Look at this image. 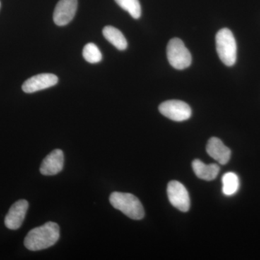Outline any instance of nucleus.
<instances>
[{"mask_svg": "<svg viewBox=\"0 0 260 260\" xmlns=\"http://www.w3.org/2000/svg\"><path fill=\"white\" fill-rule=\"evenodd\" d=\"M103 35L108 42H110L119 50H125L127 48L126 39L119 29L108 25L103 29Z\"/></svg>", "mask_w": 260, "mask_h": 260, "instance_id": "ddd939ff", "label": "nucleus"}, {"mask_svg": "<svg viewBox=\"0 0 260 260\" xmlns=\"http://www.w3.org/2000/svg\"><path fill=\"white\" fill-rule=\"evenodd\" d=\"M222 182L223 194L227 196L234 194L239 190V179L235 173L228 172L224 174Z\"/></svg>", "mask_w": 260, "mask_h": 260, "instance_id": "4468645a", "label": "nucleus"}, {"mask_svg": "<svg viewBox=\"0 0 260 260\" xmlns=\"http://www.w3.org/2000/svg\"><path fill=\"white\" fill-rule=\"evenodd\" d=\"M27 200H20L12 205L5 218V226L11 230H17L21 226L28 209Z\"/></svg>", "mask_w": 260, "mask_h": 260, "instance_id": "6e6552de", "label": "nucleus"}, {"mask_svg": "<svg viewBox=\"0 0 260 260\" xmlns=\"http://www.w3.org/2000/svg\"><path fill=\"white\" fill-rule=\"evenodd\" d=\"M192 169L197 177L205 181L214 180L220 172V168L216 164L206 165L199 159L192 162Z\"/></svg>", "mask_w": 260, "mask_h": 260, "instance_id": "f8f14e48", "label": "nucleus"}, {"mask_svg": "<svg viewBox=\"0 0 260 260\" xmlns=\"http://www.w3.org/2000/svg\"><path fill=\"white\" fill-rule=\"evenodd\" d=\"M58 83L56 75L44 73L32 76L23 83L22 89L25 93H32L54 86Z\"/></svg>", "mask_w": 260, "mask_h": 260, "instance_id": "1a4fd4ad", "label": "nucleus"}, {"mask_svg": "<svg viewBox=\"0 0 260 260\" xmlns=\"http://www.w3.org/2000/svg\"><path fill=\"white\" fill-rule=\"evenodd\" d=\"M0 5H1V4H0Z\"/></svg>", "mask_w": 260, "mask_h": 260, "instance_id": "f3484780", "label": "nucleus"}, {"mask_svg": "<svg viewBox=\"0 0 260 260\" xmlns=\"http://www.w3.org/2000/svg\"><path fill=\"white\" fill-rule=\"evenodd\" d=\"M78 8V0H59L56 5L53 18L59 26L68 25L72 21Z\"/></svg>", "mask_w": 260, "mask_h": 260, "instance_id": "0eeeda50", "label": "nucleus"}, {"mask_svg": "<svg viewBox=\"0 0 260 260\" xmlns=\"http://www.w3.org/2000/svg\"><path fill=\"white\" fill-rule=\"evenodd\" d=\"M167 58L177 70H184L191 64V55L184 42L178 38L171 39L167 46Z\"/></svg>", "mask_w": 260, "mask_h": 260, "instance_id": "20e7f679", "label": "nucleus"}, {"mask_svg": "<svg viewBox=\"0 0 260 260\" xmlns=\"http://www.w3.org/2000/svg\"><path fill=\"white\" fill-rule=\"evenodd\" d=\"M159 112L166 117L175 121L187 120L191 116V109L186 103L179 100H169L162 103Z\"/></svg>", "mask_w": 260, "mask_h": 260, "instance_id": "39448f33", "label": "nucleus"}, {"mask_svg": "<svg viewBox=\"0 0 260 260\" xmlns=\"http://www.w3.org/2000/svg\"><path fill=\"white\" fill-rule=\"evenodd\" d=\"M167 194L173 206L182 212H187L190 208L189 193L181 182L171 181L168 184Z\"/></svg>", "mask_w": 260, "mask_h": 260, "instance_id": "423d86ee", "label": "nucleus"}, {"mask_svg": "<svg viewBox=\"0 0 260 260\" xmlns=\"http://www.w3.org/2000/svg\"><path fill=\"white\" fill-rule=\"evenodd\" d=\"M109 201L114 208L120 210L129 218L140 220L144 217L143 205L135 195L115 191L111 194Z\"/></svg>", "mask_w": 260, "mask_h": 260, "instance_id": "f03ea898", "label": "nucleus"}, {"mask_svg": "<svg viewBox=\"0 0 260 260\" xmlns=\"http://www.w3.org/2000/svg\"><path fill=\"white\" fill-rule=\"evenodd\" d=\"M59 225L54 222H47L30 231L25 238L24 244L30 251L43 250L54 245L59 240Z\"/></svg>", "mask_w": 260, "mask_h": 260, "instance_id": "f257e3e1", "label": "nucleus"}, {"mask_svg": "<svg viewBox=\"0 0 260 260\" xmlns=\"http://www.w3.org/2000/svg\"><path fill=\"white\" fill-rule=\"evenodd\" d=\"M63 167L64 153L60 149H56L44 159L40 172L44 176H54L61 172Z\"/></svg>", "mask_w": 260, "mask_h": 260, "instance_id": "9d476101", "label": "nucleus"}, {"mask_svg": "<svg viewBox=\"0 0 260 260\" xmlns=\"http://www.w3.org/2000/svg\"><path fill=\"white\" fill-rule=\"evenodd\" d=\"M216 50L219 58L224 64L232 67L237 59V45L232 30L222 28L215 37Z\"/></svg>", "mask_w": 260, "mask_h": 260, "instance_id": "7ed1b4c3", "label": "nucleus"}, {"mask_svg": "<svg viewBox=\"0 0 260 260\" xmlns=\"http://www.w3.org/2000/svg\"><path fill=\"white\" fill-rule=\"evenodd\" d=\"M116 4L123 10L128 12L135 19H139L141 16V5L139 0H115Z\"/></svg>", "mask_w": 260, "mask_h": 260, "instance_id": "2eb2a0df", "label": "nucleus"}, {"mask_svg": "<svg viewBox=\"0 0 260 260\" xmlns=\"http://www.w3.org/2000/svg\"><path fill=\"white\" fill-rule=\"evenodd\" d=\"M83 56L85 61L90 64H95L102 61V54L99 48L93 43H89L84 47Z\"/></svg>", "mask_w": 260, "mask_h": 260, "instance_id": "dca6fc26", "label": "nucleus"}, {"mask_svg": "<svg viewBox=\"0 0 260 260\" xmlns=\"http://www.w3.org/2000/svg\"><path fill=\"white\" fill-rule=\"evenodd\" d=\"M206 150L210 157L222 165H225L230 160L232 151L218 138H210L207 145Z\"/></svg>", "mask_w": 260, "mask_h": 260, "instance_id": "9b49d317", "label": "nucleus"}]
</instances>
